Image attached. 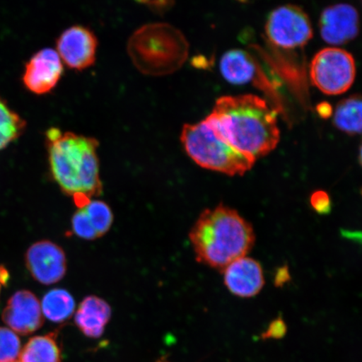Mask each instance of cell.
Here are the masks:
<instances>
[{"label":"cell","instance_id":"1","mask_svg":"<svg viewBox=\"0 0 362 362\" xmlns=\"http://www.w3.org/2000/svg\"><path fill=\"white\" fill-rule=\"evenodd\" d=\"M206 119L230 146L255 160L280 140L277 112L256 95L221 97Z\"/></svg>","mask_w":362,"mask_h":362},{"label":"cell","instance_id":"2","mask_svg":"<svg viewBox=\"0 0 362 362\" xmlns=\"http://www.w3.org/2000/svg\"><path fill=\"white\" fill-rule=\"evenodd\" d=\"M49 171L63 193L83 208L103 192L96 139L51 128L45 134Z\"/></svg>","mask_w":362,"mask_h":362},{"label":"cell","instance_id":"3","mask_svg":"<svg viewBox=\"0 0 362 362\" xmlns=\"http://www.w3.org/2000/svg\"><path fill=\"white\" fill-rule=\"evenodd\" d=\"M197 260L223 271L245 257L255 242L252 226L223 204L202 212L189 233Z\"/></svg>","mask_w":362,"mask_h":362},{"label":"cell","instance_id":"4","mask_svg":"<svg viewBox=\"0 0 362 362\" xmlns=\"http://www.w3.org/2000/svg\"><path fill=\"white\" fill-rule=\"evenodd\" d=\"M128 53L142 74H170L182 65L187 43L179 30L165 23L144 25L130 36Z\"/></svg>","mask_w":362,"mask_h":362},{"label":"cell","instance_id":"5","mask_svg":"<svg viewBox=\"0 0 362 362\" xmlns=\"http://www.w3.org/2000/svg\"><path fill=\"white\" fill-rule=\"evenodd\" d=\"M180 141L189 157L199 166L220 173L243 175L256 161L226 141L206 117L197 124H185Z\"/></svg>","mask_w":362,"mask_h":362},{"label":"cell","instance_id":"6","mask_svg":"<svg viewBox=\"0 0 362 362\" xmlns=\"http://www.w3.org/2000/svg\"><path fill=\"white\" fill-rule=\"evenodd\" d=\"M310 74L312 83L321 93L337 96L347 92L354 83L355 59L346 49L325 48L316 53L312 60Z\"/></svg>","mask_w":362,"mask_h":362},{"label":"cell","instance_id":"7","mask_svg":"<svg viewBox=\"0 0 362 362\" xmlns=\"http://www.w3.org/2000/svg\"><path fill=\"white\" fill-rule=\"evenodd\" d=\"M265 33L271 43L283 49L304 47L313 36L310 17L293 4L279 6L270 13Z\"/></svg>","mask_w":362,"mask_h":362},{"label":"cell","instance_id":"8","mask_svg":"<svg viewBox=\"0 0 362 362\" xmlns=\"http://www.w3.org/2000/svg\"><path fill=\"white\" fill-rule=\"evenodd\" d=\"M98 47V38L92 30L74 25L59 36L56 51L63 64L72 70L83 71L96 62Z\"/></svg>","mask_w":362,"mask_h":362},{"label":"cell","instance_id":"9","mask_svg":"<svg viewBox=\"0 0 362 362\" xmlns=\"http://www.w3.org/2000/svg\"><path fill=\"white\" fill-rule=\"evenodd\" d=\"M66 257L63 249L55 243L43 240L31 245L25 255V264L36 281L51 285L66 273Z\"/></svg>","mask_w":362,"mask_h":362},{"label":"cell","instance_id":"10","mask_svg":"<svg viewBox=\"0 0 362 362\" xmlns=\"http://www.w3.org/2000/svg\"><path fill=\"white\" fill-rule=\"evenodd\" d=\"M63 72L64 64L56 49L45 48L36 52L27 62L23 83L31 93L47 94L55 89Z\"/></svg>","mask_w":362,"mask_h":362},{"label":"cell","instance_id":"11","mask_svg":"<svg viewBox=\"0 0 362 362\" xmlns=\"http://www.w3.org/2000/svg\"><path fill=\"white\" fill-rule=\"evenodd\" d=\"M319 27L325 42L334 47L346 45L359 33L358 12L351 4H334L321 13Z\"/></svg>","mask_w":362,"mask_h":362},{"label":"cell","instance_id":"12","mask_svg":"<svg viewBox=\"0 0 362 362\" xmlns=\"http://www.w3.org/2000/svg\"><path fill=\"white\" fill-rule=\"evenodd\" d=\"M2 319L13 332L33 334L44 324L42 305L33 293L20 291L13 293L3 311Z\"/></svg>","mask_w":362,"mask_h":362},{"label":"cell","instance_id":"13","mask_svg":"<svg viewBox=\"0 0 362 362\" xmlns=\"http://www.w3.org/2000/svg\"><path fill=\"white\" fill-rule=\"evenodd\" d=\"M223 272L226 288L238 297H255L264 286V271L259 262L251 257L235 260Z\"/></svg>","mask_w":362,"mask_h":362},{"label":"cell","instance_id":"14","mask_svg":"<svg viewBox=\"0 0 362 362\" xmlns=\"http://www.w3.org/2000/svg\"><path fill=\"white\" fill-rule=\"evenodd\" d=\"M112 310L110 305L96 296L86 297L75 315V322L85 336L98 338L103 334Z\"/></svg>","mask_w":362,"mask_h":362},{"label":"cell","instance_id":"15","mask_svg":"<svg viewBox=\"0 0 362 362\" xmlns=\"http://www.w3.org/2000/svg\"><path fill=\"white\" fill-rule=\"evenodd\" d=\"M221 76L228 83L244 85L255 80L257 74L255 62L243 49H233L226 52L221 58Z\"/></svg>","mask_w":362,"mask_h":362},{"label":"cell","instance_id":"16","mask_svg":"<svg viewBox=\"0 0 362 362\" xmlns=\"http://www.w3.org/2000/svg\"><path fill=\"white\" fill-rule=\"evenodd\" d=\"M21 362H62V351L57 334L31 338L20 354Z\"/></svg>","mask_w":362,"mask_h":362},{"label":"cell","instance_id":"17","mask_svg":"<svg viewBox=\"0 0 362 362\" xmlns=\"http://www.w3.org/2000/svg\"><path fill=\"white\" fill-rule=\"evenodd\" d=\"M361 98L353 95L337 104L334 112L333 124L341 132L349 135L361 133Z\"/></svg>","mask_w":362,"mask_h":362},{"label":"cell","instance_id":"18","mask_svg":"<svg viewBox=\"0 0 362 362\" xmlns=\"http://www.w3.org/2000/svg\"><path fill=\"white\" fill-rule=\"evenodd\" d=\"M42 313L52 322H64L74 315L75 300L71 294L63 288H54L43 298Z\"/></svg>","mask_w":362,"mask_h":362},{"label":"cell","instance_id":"19","mask_svg":"<svg viewBox=\"0 0 362 362\" xmlns=\"http://www.w3.org/2000/svg\"><path fill=\"white\" fill-rule=\"evenodd\" d=\"M26 123L6 102L0 100V151L24 133Z\"/></svg>","mask_w":362,"mask_h":362},{"label":"cell","instance_id":"20","mask_svg":"<svg viewBox=\"0 0 362 362\" xmlns=\"http://www.w3.org/2000/svg\"><path fill=\"white\" fill-rule=\"evenodd\" d=\"M98 238L110 230L113 223V214L107 203L92 200L83 207Z\"/></svg>","mask_w":362,"mask_h":362},{"label":"cell","instance_id":"21","mask_svg":"<svg viewBox=\"0 0 362 362\" xmlns=\"http://www.w3.org/2000/svg\"><path fill=\"white\" fill-rule=\"evenodd\" d=\"M21 351L19 337L13 330L0 327V362L17 360Z\"/></svg>","mask_w":362,"mask_h":362},{"label":"cell","instance_id":"22","mask_svg":"<svg viewBox=\"0 0 362 362\" xmlns=\"http://www.w3.org/2000/svg\"><path fill=\"white\" fill-rule=\"evenodd\" d=\"M71 228L76 236L84 240L92 241V240L98 238L83 208H78V210L72 216Z\"/></svg>","mask_w":362,"mask_h":362},{"label":"cell","instance_id":"23","mask_svg":"<svg viewBox=\"0 0 362 362\" xmlns=\"http://www.w3.org/2000/svg\"><path fill=\"white\" fill-rule=\"evenodd\" d=\"M311 206L320 215H327L332 211V200L327 192L317 191L310 197Z\"/></svg>","mask_w":362,"mask_h":362},{"label":"cell","instance_id":"24","mask_svg":"<svg viewBox=\"0 0 362 362\" xmlns=\"http://www.w3.org/2000/svg\"><path fill=\"white\" fill-rule=\"evenodd\" d=\"M287 332V325L284 320L279 317L278 319L272 321L268 329L262 334V339H282Z\"/></svg>","mask_w":362,"mask_h":362},{"label":"cell","instance_id":"25","mask_svg":"<svg viewBox=\"0 0 362 362\" xmlns=\"http://www.w3.org/2000/svg\"><path fill=\"white\" fill-rule=\"evenodd\" d=\"M289 274L287 269H281L276 275V284L277 285H283L284 283H286L288 280Z\"/></svg>","mask_w":362,"mask_h":362},{"label":"cell","instance_id":"26","mask_svg":"<svg viewBox=\"0 0 362 362\" xmlns=\"http://www.w3.org/2000/svg\"><path fill=\"white\" fill-rule=\"evenodd\" d=\"M8 279H10V274L4 266L0 264V293H1V289L4 285H6Z\"/></svg>","mask_w":362,"mask_h":362},{"label":"cell","instance_id":"27","mask_svg":"<svg viewBox=\"0 0 362 362\" xmlns=\"http://www.w3.org/2000/svg\"><path fill=\"white\" fill-rule=\"evenodd\" d=\"M238 1H240V2H246V1H247V0H238Z\"/></svg>","mask_w":362,"mask_h":362},{"label":"cell","instance_id":"28","mask_svg":"<svg viewBox=\"0 0 362 362\" xmlns=\"http://www.w3.org/2000/svg\"><path fill=\"white\" fill-rule=\"evenodd\" d=\"M11 362H19V361H11Z\"/></svg>","mask_w":362,"mask_h":362},{"label":"cell","instance_id":"29","mask_svg":"<svg viewBox=\"0 0 362 362\" xmlns=\"http://www.w3.org/2000/svg\"><path fill=\"white\" fill-rule=\"evenodd\" d=\"M161 362H163V361H161Z\"/></svg>","mask_w":362,"mask_h":362}]
</instances>
